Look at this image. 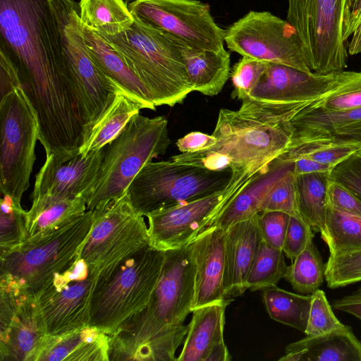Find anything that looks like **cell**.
Returning a JSON list of instances; mask_svg holds the SVG:
<instances>
[{"label":"cell","mask_w":361,"mask_h":361,"mask_svg":"<svg viewBox=\"0 0 361 361\" xmlns=\"http://www.w3.org/2000/svg\"><path fill=\"white\" fill-rule=\"evenodd\" d=\"M314 231L302 219L290 216L282 250L290 259H294L314 239Z\"/></svg>","instance_id":"cell-46"},{"label":"cell","mask_w":361,"mask_h":361,"mask_svg":"<svg viewBox=\"0 0 361 361\" xmlns=\"http://www.w3.org/2000/svg\"><path fill=\"white\" fill-rule=\"evenodd\" d=\"M228 299L192 310L178 361H207L212 350L224 342L225 311Z\"/></svg>","instance_id":"cell-27"},{"label":"cell","mask_w":361,"mask_h":361,"mask_svg":"<svg viewBox=\"0 0 361 361\" xmlns=\"http://www.w3.org/2000/svg\"><path fill=\"white\" fill-rule=\"evenodd\" d=\"M336 310L347 312L361 320V303L345 305L338 307Z\"/></svg>","instance_id":"cell-55"},{"label":"cell","mask_w":361,"mask_h":361,"mask_svg":"<svg viewBox=\"0 0 361 361\" xmlns=\"http://www.w3.org/2000/svg\"><path fill=\"white\" fill-rule=\"evenodd\" d=\"M47 336L36 295L0 274V360L37 361Z\"/></svg>","instance_id":"cell-13"},{"label":"cell","mask_w":361,"mask_h":361,"mask_svg":"<svg viewBox=\"0 0 361 361\" xmlns=\"http://www.w3.org/2000/svg\"><path fill=\"white\" fill-rule=\"evenodd\" d=\"M288 266L285 279L293 290L302 295H311L325 280L326 265L313 240Z\"/></svg>","instance_id":"cell-35"},{"label":"cell","mask_w":361,"mask_h":361,"mask_svg":"<svg viewBox=\"0 0 361 361\" xmlns=\"http://www.w3.org/2000/svg\"><path fill=\"white\" fill-rule=\"evenodd\" d=\"M32 200L30 209L25 214L27 240L46 235L87 210L86 202L82 197L62 199L42 195L32 198Z\"/></svg>","instance_id":"cell-31"},{"label":"cell","mask_w":361,"mask_h":361,"mask_svg":"<svg viewBox=\"0 0 361 361\" xmlns=\"http://www.w3.org/2000/svg\"><path fill=\"white\" fill-rule=\"evenodd\" d=\"M226 231L209 226L190 244L195 265L194 309L226 300L224 288Z\"/></svg>","instance_id":"cell-22"},{"label":"cell","mask_w":361,"mask_h":361,"mask_svg":"<svg viewBox=\"0 0 361 361\" xmlns=\"http://www.w3.org/2000/svg\"><path fill=\"white\" fill-rule=\"evenodd\" d=\"M230 168L211 170L172 159L146 164L128 186L133 207L146 216L224 189L231 180Z\"/></svg>","instance_id":"cell-7"},{"label":"cell","mask_w":361,"mask_h":361,"mask_svg":"<svg viewBox=\"0 0 361 361\" xmlns=\"http://www.w3.org/2000/svg\"><path fill=\"white\" fill-rule=\"evenodd\" d=\"M293 170V161L279 157L274 159L223 208L210 226L226 231L233 224L259 214L263 201L272 186Z\"/></svg>","instance_id":"cell-24"},{"label":"cell","mask_w":361,"mask_h":361,"mask_svg":"<svg viewBox=\"0 0 361 361\" xmlns=\"http://www.w3.org/2000/svg\"><path fill=\"white\" fill-rule=\"evenodd\" d=\"M0 189L13 203L21 200L30 185L39 137L37 114L22 86L0 101Z\"/></svg>","instance_id":"cell-9"},{"label":"cell","mask_w":361,"mask_h":361,"mask_svg":"<svg viewBox=\"0 0 361 361\" xmlns=\"http://www.w3.org/2000/svg\"><path fill=\"white\" fill-rule=\"evenodd\" d=\"M289 123L288 147L303 142L361 143V107L338 111L303 108Z\"/></svg>","instance_id":"cell-21"},{"label":"cell","mask_w":361,"mask_h":361,"mask_svg":"<svg viewBox=\"0 0 361 361\" xmlns=\"http://www.w3.org/2000/svg\"><path fill=\"white\" fill-rule=\"evenodd\" d=\"M224 42L242 56L312 72L295 27L269 11H249L224 30Z\"/></svg>","instance_id":"cell-12"},{"label":"cell","mask_w":361,"mask_h":361,"mask_svg":"<svg viewBox=\"0 0 361 361\" xmlns=\"http://www.w3.org/2000/svg\"><path fill=\"white\" fill-rule=\"evenodd\" d=\"M360 107L361 72L343 71L333 88L304 108L338 111Z\"/></svg>","instance_id":"cell-38"},{"label":"cell","mask_w":361,"mask_h":361,"mask_svg":"<svg viewBox=\"0 0 361 361\" xmlns=\"http://www.w3.org/2000/svg\"><path fill=\"white\" fill-rule=\"evenodd\" d=\"M81 25L102 36H114L128 30L135 18L124 0H80Z\"/></svg>","instance_id":"cell-32"},{"label":"cell","mask_w":361,"mask_h":361,"mask_svg":"<svg viewBox=\"0 0 361 361\" xmlns=\"http://www.w3.org/2000/svg\"><path fill=\"white\" fill-rule=\"evenodd\" d=\"M187 332L184 324L161 323L143 309L109 335V361L177 360L176 352Z\"/></svg>","instance_id":"cell-17"},{"label":"cell","mask_w":361,"mask_h":361,"mask_svg":"<svg viewBox=\"0 0 361 361\" xmlns=\"http://www.w3.org/2000/svg\"><path fill=\"white\" fill-rule=\"evenodd\" d=\"M142 109H144L142 105L121 87L110 104L94 123L85 128L79 153L86 155L92 151L104 148Z\"/></svg>","instance_id":"cell-29"},{"label":"cell","mask_w":361,"mask_h":361,"mask_svg":"<svg viewBox=\"0 0 361 361\" xmlns=\"http://www.w3.org/2000/svg\"><path fill=\"white\" fill-rule=\"evenodd\" d=\"M179 42L193 91L207 96L217 95L222 90L230 75V54L226 49L214 51L193 48L180 41Z\"/></svg>","instance_id":"cell-30"},{"label":"cell","mask_w":361,"mask_h":361,"mask_svg":"<svg viewBox=\"0 0 361 361\" xmlns=\"http://www.w3.org/2000/svg\"><path fill=\"white\" fill-rule=\"evenodd\" d=\"M52 1L85 130L110 104L121 86L105 75L92 58L82 34L78 3Z\"/></svg>","instance_id":"cell-11"},{"label":"cell","mask_w":361,"mask_h":361,"mask_svg":"<svg viewBox=\"0 0 361 361\" xmlns=\"http://www.w3.org/2000/svg\"><path fill=\"white\" fill-rule=\"evenodd\" d=\"M341 72L305 73L290 66L269 63L249 97L263 102L307 104L333 88Z\"/></svg>","instance_id":"cell-20"},{"label":"cell","mask_w":361,"mask_h":361,"mask_svg":"<svg viewBox=\"0 0 361 361\" xmlns=\"http://www.w3.org/2000/svg\"><path fill=\"white\" fill-rule=\"evenodd\" d=\"M269 63L242 56L235 64L231 75L233 86L231 97L241 101L248 97L265 73Z\"/></svg>","instance_id":"cell-43"},{"label":"cell","mask_w":361,"mask_h":361,"mask_svg":"<svg viewBox=\"0 0 361 361\" xmlns=\"http://www.w3.org/2000/svg\"><path fill=\"white\" fill-rule=\"evenodd\" d=\"M97 277L78 257L58 273L37 294L48 336H59L89 326L92 293Z\"/></svg>","instance_id":"cell-16"},{"label":"cell","mask_w":361,"mask_h":361,"mask_svg":"<svg viewBox=\"0 0 361 361\" xmlns=\"http://www.w3.org/2000/svg\"><path fill=\"white\" fill-rule=\"evenodd\" d=\"M264 211L282 212L302 219L298 209L294 170L279 179L270 189L261 207V212Z\"/></svg>","instance_id":"cell-44"},{"label":"cell","mask_w":361,"mask_h":361,"mask_svg":"<svg viewBox=\"0 0 361 361\" xmlns=\"http://www.w3.org/2000/svg\"><path fill=\"white\" fill-rule=\"evenodd\" d=\"M102 37L143 82L156 106L182 104L193 91L180 42L171 35L135 18L128 30Z\"/></svg>","instance_id":"cell-3"},{"label":"cell","mask_w":361,"mask_h":361,"mask_svg":"<svg viewBox=\"0 0 361 361\" xmlns=\"http://www.w3.org/2000/svg\"><path fill=\"white\" fill-rule=\"evenodd\" d=\"M170 144L165 117L149 118L140 113L133 116L104 148L96 180L85 199L87 209L123 196L142 168L165 154Z\"/></svg>","instance_id":"cell-5"},{"label":"cell","mask_w":361,"mask_h":361,"mask_svg":"<svg viewBox=\"0 0 361 361\" xmlns=\"http://www.w3.org/2000/svg\"><path fill=\"white\" fill-rule=\"evenodd\" d=\"M281 361H361V341L350 326L309 336L286 346Z\"/></svg>","instance_id":"cell-26"},{"label":"cell","mask_w":361,"mask_h":361,"mask_svg":"<svg viewBox=\"0 0 361 361\" xmlns=\"http://www.w3.org/2000/svg\"><path fill=\"white\" fill-rule=\"evenodd\" d=\"M262 300L271 319L305 332L311 295L293 293L276 286L263 290Z\"/></svg>","instance_id":"cell-34"},{"label":"cell","mask_w":361,"mask_h":361,"mask_svg":"<svg viewBox=\"0 0 361 361\" xmlns=\"http://www.w3.org/2000/svg\"><path fill=\"white\" fill-rule=\"evenodd\" d=\"M287 20L297 30L312 71L328 74L347 66L345 35L353 0H287Z\"/></svg>","instance_id":"cell-8"},{"label":"cell","mask_w":361,"mask_h":361,"mask_svg":"<svg viewBox=\"0 0 361 361\" xmlns=\"http://www.w3.org/2000/svg\"><path fill=\"white\" fill-rule=\"evenodd\" d=\"M321 238L329 255L361 250V218L329 209Z\"/></svg>","instance_id":"cell-36"},{"label":"cell","mask_w":361,"mask_h":361,"mask_svg":"<svg viewBox=\"0 0 361 361\" xmlns=\"http://www.w3.org/2000/svg\"><path fill=\"white\" fill-rule=\"evenodd\" d=\"M331 172L295 175L298 209L300 218L314 232L326 227L328 207L326 191Z\"/></svg>","instance_id":"cell-33"},{"label":"cell","mask_w":361,"mask_h":361,"mask_svg":"<svg viewBox=\"0 0 361 361\" xmlns=\"http://www.w3.org/2000/svg\"><path fill=\"white\" fill-rule=\"evenodd\" d=\"M291 161L294 163V173L295 175L316 172H331L334 168L307 157H297L292 159Z\"/></svg>","instance_id":"cell-52"},{"label":"cell","mask_w":361,"mask_h":361,"mask_svg":"<svg viewBox=\"0 0 361 361\" xmlns=\"http://www.w3.org/2000/svg\"><path fill=\"white\" fill-rule=\"evenodd\" d=\"M330 178L342 184L361 200V150L336 165Z\"/></svg>","instance_id":"cell-48"},{"label":"cell","mask_w":361,"mask_h":361,"mask_svg":"<svg viewBox=\"0 0 361 361\" xmlns=\"http://www.w3.org/2000/svg\"><path fill=\"white\" fill-rule=\"evenodd\" d=\"M92 210L41 238L27 240L0 254V274H4L37 295L58 273L71 268L92 226Z\"/></svg>","instance_id":"cell-6"},{"label":"cell","mask_w":361,"mask_h":361,"mask_svg":"<svg viewBox=\"0 0 361 361\" xmlns=\"http://www.w3.org/2000/svg\"><path fill=\"white\" fill-rule=\"evenodd\" d=\"M0 213V254L8 252L27 240L25 210L3 195Z\"/></svg>","instance_id":"cell-40"},{"label":"cell","mask_w":361,"mask_h":361,"mask_svg":"<svg viewBox=\"0 0 361 361\" xmlns=\"http://www.w3.org/2000/svg\"><path fill=\"white\" fill-rule=\"evenodd\" d=\"M345 37L348 40L350 37L348 44V54H361V0H353Z\"/></svg>","instance_id":"cell-50"},{"label":"cell","mask_w":361,"mask_h":361,"mask_svg":"<svg viewBox=\"0 0 361 361\" xmlns=\"http://www.w3.org/2000/svg\"><path fill=\"white\" fill-rule=\"evenodd\" d=\"M126 1V3L127 4H128L129 3H130L131 1H134V0H124Z\"/></svg>","instance_id":"cell-56"},{"label":"cell","mask_w":361,"mask_h":361,"mask_svg":"<svg viewBox=\"0 0 361 361\" xmlns=\"http://www.w3.org/2000/svg\"><path fill=\"white\" fill-rule=\"evenodd\" d=\"M360 150V142H303L288 147L279 157L289 161L307 157L334 167Z\"/></svg>","instance_id":"cell-39"},{"label":"cell","mask_w":361,"mask_h":361,"mask_svg":"<svg viewBox=\"0 0 361 361\" xmlns=\"http://www.w3.org/2000/svg\"><path fill=\"white\" fill-rule=\"evenodd\" d=\"M128 8L135 18L187 46L225 50L224 30L215 22L207 4L198 0H134Z\"/></svg>","instance_id":"cell-14"},{"label":"cell","mask_w":361,"mask_h":361,"mask_svg":"<svg viewBox=\"0 0 361 361\" xmlns=\"http://www.w3.org/2000/svg\"><path fill=\"white\" fill-rule=\"evenodd\" d=\"M195 292V265L190 244L165 250L158 283L145 308L166 324H181L192 312Z\"/></svg>","instance_id":"cell-18"},{"label":"cell","mask_w":361,"mask_h":361,"mask_svg":"<svg viewBox=\"0 0 361 361\" xmlns=\"http://www.w3.org/2000/svg\"><path fill=\"white\" fill-rule=\"evenodd\" d=\"M0 45L15 63L37 114L39 140L69 138L83 116L52 0H0Z\"/></svg>","instance_id":"cell-1"},{"label":"cell","mask_w":361,"mask_h":361,"mask_svg":"<svg viewBox=\"0 0 361 361\" xmlns=\"http://www.w3.org/2000/svg\"><path fill=\"white\" fill-rule=\"evenodd\" d=\"M164 258L165 250L150 245L97 277L89 326L110 335L145 309L158 283Z\"/></svg>","instance_id":"cell-4"},{"label":"cell","mask_w":361,"mask_h":361,"mask_svg":"<svg viewBox=\"0 0 361 361\" xmlns=\"http://www.w3.org/2000/svg\"><path fill=\"white\" fill-rule=\"evenodd\" d=\"M110 336L87 326L59 336H47L37 361H109Z\"/></svg>","instance_id":"cell-25"},{"label":"cell","mask_w":361,"mask_h":361,"mask_svg":"<svg viewBox=\"0 0 361 361\" xmlns=\"http://www.w3.org/2000/svg\"><path fill=\"white\" fill-rule=\"evenodd\" d=\"M355 303H361V286L350 294L335 300L331 307L336 310L338 307Z\"/></svg>","instance_id":"cell-53"},{"label":"cell","mask_w":361,"mask_h":361,"mask_svg":"<svg viewBox=\"0 0 361 361\" xmlns=\"http://www.w3.org/2000/svg\"><path fill=\"white\" fill-rule=\"evenodd\" d=\"M287 267L283 250L262 241L249 271L246 289L263 290L277 286L279 281L285 277Z\"/></svg>","instance_id":"cell-37"},{"label":"cell","mask_w":361,"mask_h":361,"mask_svg":"<svg viewBox=\"0 0 361 361\" xmlns=\"http://www.w3.org/2000/svg\"><path fill=\"white\" fill-rule=\"evenodd\" d=\"M216 142L214 136L201 132H190L176 141V146L182 152L193 153L204 150Z\"/></svg>","instance_id":"cell-51"},{"label":"cell","mask_w":361,"mask_h":361,"mask_svg":"<svg viewBox=\"0 0 361 361\" xmlns=\"http://www.w3.org/2000/svg\"><path fill=\"white\" fill-rule=\"evenodd\" d=\"M347 326L335 316L325 293L317 289L311 294V304L307 326L306 336H315L342 329Z\"/></svg>","instance_id":"cell-42"},{"label":"cell","mask_w":361,"mask_h":361,"mask_svg":"<svg viewBox=\"0 0 361 361\" xmlns=\"http://www.w3.org/2000/svg\"><path fill=\"white\" fill-rule=\"evenodd\" d=\"M305 104L263 102L247 97L238 110L221 109L212 133L216 142L171 159L181 164L255 176L281 155L290 142L289 121Z\"/></svg>","instance_id":"cell-2"},{"label":"cell","mask_w":361,"mask_h":361,"mask_svg":"<svg viewBox=\"0 0 361 361\" xmlns=\"http://www.w3.org/2000/svg\"><path fill=\"white\" fill-rule=\"evenodd\" d=\"M20 86H22V84L18 68L5 48L0 45L1 98Z\"/></svg>","instance_id":"cell-49"},{"label":"cell","mask_w":361,"mask_h":361,"mask_svg":"<svg viewBox=\"0 0 361 361\" xmlns=\"http://www.w3.org/2000/svg\"><path fill=\"white\" fill-rule=\"evenodd\" d=\"M290 215L278 211H264L258 214L262 240L269 245L282 250Z\"/></svg>","instance_id":"cell-45"},{"label":"cell","mask_w":361,"mask_h":361,"mask_svg":"<svg viewBox=\"0 0 361 361\" xmlns=\"http://www.w3.org/2000/svg\"><path fill=\"white\" fill-rule=\"evenodd\" d=\"M81 26L87 48L102 71L132 94L144 109L155 110L147 88L123 58L102 36L85 25Z\"/></svg>","instance_id":"cell-28"},{"label":"cell","mask_w":361,"mask_h":361,"mask_svg":"<svg viewBox=\"0 0 361 361\" xmlns=\"http://www.w3.org/2000/svg\"><path fill=\"white\" fill-rule=\"evenodd\" d=\"M326 204L329 209L361 218V200L331 178L327 186Z\"/></svg>","instance_id":"cell-47"},{"label":"cell","mask_w":361,"mask_h":361,"mask_svg":"<svg viewBox=\"0 0 361 361\" xmlns=\"http://www.w3.org/2000/svg\"><path fill=\"white\" fill-rule=\"evenodd\" d=\"M258 214L235 223L226 230L224 276L226 299L240 296L247 290L246 280L263 241Z\"/></svg>","instance_id":"cell-23"},{"label":"cell","mask_w":361,"mask_h":361,"mask_svg":"<svg viewBox=\"0 0 361 361\" xmlns=\"http://www.w3.org/2000/svg\"><path fill=\"white\" fill-rule=\"evenodd\" d=\"M92 211V226L79 257L96 277L151 245L144 216L133 207L127 192Z\"/></svg>","instance_id":"cell-10"},{"label":"cell","mask_w":361,"mask_h":361,"mask_svg":"<svg viewBox=\"0 0 361 361\" xmlns=\"http://www.w3.org/2000/svg\"><path fill=\"white\" fill-rule=\"evenodd\" d=\"M104 148L86 155L78 152L49 154L35 176L32 198L49 195L62 199L82 197L85 200L100 169Z\"/></svg>","instance_id":"cell-19"},{"label":"cell","mask_w":361,"mask_h":361,"mask_svg":"<svg viewBox=\"0 0 361 361\" xmlns=\"http://www.w3.org/2000/svg\"><path fill=\"white\" fill-rule=\"evenodd\" d=\"M325 281L331 289L361 282V250L329 255Z\"/></svg>","instance_id":"cell-41"},{"label":"cell","mask_w":361,"mask_h":361,"mask_svg":"<svg viewBox=\"0 0 361 361\" xmlns=\"http://www.w3.org/2000/svg\"><path fill=\"white\" fill-rule=\"evenodd\" d=\"M231 360V356L228 350L223 342L215 346L209 353L207 361H229Z\"/></svg>","instance_id":"cell-54"},{"label":"cell","mask_w":361,"mask_h":361,"mask_svg":"<svg viewBox=\"0 0 361 361\" xmlns=\"http://www.w3.org/2000/svg\"><path fill=\"white\" fill-rule=\"evenodd\" d=\"M251 179L231 176L220 191L149 214L146 217L151 245L166 250L190 244Z\"/></svg>","instance_id":"cell-15"}]
</instances>
